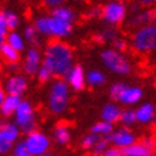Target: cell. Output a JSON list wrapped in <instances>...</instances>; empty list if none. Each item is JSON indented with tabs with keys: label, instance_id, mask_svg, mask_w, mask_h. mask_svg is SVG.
I'll list each match as a JSON object with an SVG mask.
<instances>
[{
	"label": "cell",
	"instance_id": "cell-1",
	"mask_svg": "<svg viewBox=\"0 0 156 156\" xmlns=\"http://www.w3.org/2000/svg\"><path fill=\"white\" fill-rule=\"evenodd\" d=\"M42 64L52 70L54 77L62 78L74 65V50L68 42L62 40H52L45 45Z\"/></svg>",
	"mask_w": 156,
	"mask_h": 156
},
{
	"label": "cell",
	"instance_id": "cell-2",
	"mask_svg": "<svg viewBox=\"0 0 156 156\" xmlns=\"http://www.w3.org/2000/svg\"><path fill=\"white\" fill-rule=\"evenodd\" d=\"M70 87L62 78L53 81L48 94V108L53 115H62L70 105Z\"/></svg>",
	"mask_w": 156,
	"mask_h": 156
},
{
	"label": "cell",
	"instance_id": "cell-3",
	"mask_svg": "<svg viewBox=\"0 0 156 156\" xmlns=\"http://www.w3.org/2000/svg\"><path fill=\"white\" fill-rule=\"evenodd\" d=\"M101 61L108 72L115 76L124 77L132 72V64L124 53H120L112 48H106L101 52Z\"/></svg>",
	"mask_w": 156,
	"mask_h": 156
},
{
	"label": "cell",
	"instance_id": "cell-4",
	"mask_svg": "<svg viewBox=\"0 0 156 156\" xmlns=\"http://www.w3.org/2000/svg\"><path fill=\"white\" fill-rule=\"evenodd\" d=\"M131 46L136 53L150 54L156 49V25H144L135 29L131 37Z\"/></svg>",
	"mask_w": 156,
	"mask_h": 156
},
{
	"label": "cell",
	"instance_id": "cell-5",
	"mask_svg": "<svg viewBox=\"0 0 156 156\" xmlns=\"http://www.w3.org/2000/svg\"><path fill=\"white\" fill-rule=\"evenodd\" d=\"M13 123L19 127L21 134H29L37 130V116L33 105L28 99H21L13 114Z\"/></svg>",
	"mask_w": 156,
	"mask_h": 156
},
{
	"label": "cell",
	"instance_id": "cell-6",
	"mask_svg": "<svg viewBox=\"0 0 156 156\" xmlns=\"http://www.w3.org/2000/svg\"><path fill=\"white\" fill-rule=\"evenodd\" d=\"M127 5L120 0H110L101 8V17L108 27H116L126 21Z\"/></svg>",
	"mask_w": 156,
	"mask_h": 156
},
{
	"label": "cell",
	"instance_id": "cell-7",
	"mask_svg": "<svg viewBox=\"0 0 156 156\" xmlns=\"http://www.w3.org/2000/svg\"><path fill=\"white\" fill-rule=\"evenodd\" d=\"M23 142H24L30 156L45 154L52 147V139L49 138V135H46L44 131L40 130H34L29 134H27L23 139Z\"/></svg>",
	"mask_w": 156,
	"mask_h": 156
},
{
	"label": "cell",
	"instance_id": "cell-8",
	"mask_svg": "<svg viewBox=\"0 0 156 156\" xmlns=\"http://www.w3.org/2000/svg\"><path fill=\"white\" fill-rule=\"evenodd\" d=\"M107 139H108L110 146L118 147L120 150L130 147L134 143L138 142V138H136L135 132L132 131L131 128L123 127V126H120L119 128H114V131L107 136Z\"/></svg>",
	"mask_w": 156,
	"mask_h": 156
},
{
	"label": "cell",
	"instance_id": "cell-9",
	"mask_svg": "<svg viewBox=\"0 0 156 156\" xmlns=\"http://www.w3.org/2000/svg\"><path fill=\"white\" fill-rule=\"evenodd\" d=\"M85 73L86 70L81 64H74L70 68L69 72L65 73V76L62 77V80L68 83L70 90L80 93L86 87V80H85Z\"/></svg>",
	"mask_w": 156,
	"mask_h": 156
},
{
	"label": "cell",
	"instance_id": "cell-10",
	"mask_svg": "<svg viewBox=\"0 0 156 156\" xmlns=\"http://www.w3.org/2000/svg\"><path fill=\"white\" fill-rule=\"evenodd\" d=\"M28 77L20 73H13L5 80L4 82V91L8 95H15V97H21L25 94L28 90Z\"/></svg>",
	"mask_w": 156,
	"mask_h": 156
},
{
	"label": "cell",
	"instance_id": "cell-11",
	"mask_svg": "<svg viewBox=\"0 0 156 156\" xmlns=\"http://www.w3.org/2000/svg\"><path fill=\"white\" fill-rule=\"evenodd\" d=\"M42 64V54L37 48H27L24 50V62L21 69L27 77H34V74Z\"/></svg>",
	"mask_w": 156,
	"mask_h": 156
},
{
	"label": "cell",
	"instance_id": "cell-12",
	"mask_svg": "<svg viewBox=\"0 0 156 156\" xmlns=\"http://www.w3.org/2000/svg\"><path fill=\"white\" fill-rule=\"evenodd\" d=\"M50 16V15H49ZM74 30V24L72 23H66L58 19H54L50 16L49 23V38H54V40H62V38H68L72 36Z\"/></svg>",
	"mask_w": 156,
	"mask_h": 156
},
{
	"label": "cell",
	"instance_id": "cell-13",
	"mask_svg": "<svg viewBox=\"0 0 156 156\" xmlns=\"http://www.w3.org/2000/svg\"><path fill=\"white\" fill-rule=\"evenodd\" d=\"M155 19H156L155 9L147 8V9L139 11L138 13L131 15L130 19H126V25L128 28L138 29L140 27H144V25L155 24Z\"/></svg>",
	"mask_w": 156,
	"mask_h": 156
},
{
	"label": "cell",
	"instance_id": "cell-14",
	"mask_svg": "<svg viewBox=\"0 0 156 156\" xmlns=\"http://www.w3.org/2000/svg\"><path fill=\"white\" fill-rule=\"evenodd\" d=\"M136 123H140L142 126H150L155 123L156 118V108L152 102H143L140 103L135 110Z\"/></svg>",
	"mask_w": 156,
	"mask_h": 156
},
{
	"label": "cell",
	"instance_id": "cell-15",
	"mask_svg": "<svg viewBox=\"0 0 156 156\" xmlns=\"http://www.w3.org/2000/svg\"><path fill=\"white\" fill-rule=\"evenodd\" d=\"M144 97V90L143 87L140 86H126L124 90L122 91L119 99H118V103L123 105V106H127V107H131V106H135V105L140 103V101L143 99Z\"/></svg>",
	"mask_w": 156,
	"mask_h": 156
},
{
	"label": "cell",
	"instance_id": "cell-16",
	"mask_svg": "<svg viewBox=\"0 0 156 156\" xmlns=\"http://www.w3.org/2000/svg\"><path fill=\"white\" fill-rule=\"evenodd\" d=\"M21 131L13 122L0 120V139L9 146H13L17 140H20Z\"/></svg>",
	"mask_w": 156,
	"mask_h": 156
},
{
	"label": "cell",
	"instance_id": "cell-17",
	"mask_svg": "<svg viewBox=\"0 0 156 156\" xmlns=\"http://www.w3.org/2000/svg\"><path fill=\"white\" fill-rule=\"evenodd\" d=\"M120 112H122V108L119 105L110 101L101 108V120H105V122H108L115 126L119 122Z\"/></svg>",
	"mask_w": 156,
	"mask_h": 156
},
{
	"label": "cell",
	"instance_id": "cell-18",
	"mask_svg": "<svg viewBox=\"0 0 156 156\" xmlns=\"http://www.w3.org/2000/svg\"><path fill=\"white\" fill-rule=\"evenodd\" d=\"M72 130L66 123H58L53 130V139L58 146H68L72 142Z\"/></svg>",
	"mask_w": 156,
	"mask_h": 156
},
{
	"label": "cell",
	"instance_id": "cell-19",
	"mask_svg": "<svg viewBox=\"0 0 156 156\" xmlns=\"http://www.w3.org/2000/svg\"><path fill=\"white\" fill-rule=\"evenodd\" d=\"M85 80L86 85L93 89L102 87L107 83V77L101 69H90L85 73Z\"/></svg>",
	"mask_w": 156,
	"mask_h": 156
},
{
	"label": "cell",
	"instance_id": "cell-20",
	"mask_svg": "<svg viewBox=\"0 0 156 156\" xmlns=\"http://www.w3.org/2000/svg\"><path fill=\"white\" fill-rule=\"evenodd\" d=\"M21 99H23L21 97H15V95L7 94L2 103V106H0V115H2L3 118H11V116H13L17 106L21 102Z\"/></svg>",
	"mask_w": 156,
	"mask_h": 156
},
{
	"label": "cell",
	"instance_id": "cell-21",
	"mask_svg": "<svg viewBox=\"0 0 156 156\" xmlns=\"http://www.w3.org/2000/svg\"><path fill=\"white\" fill-rule=\"evenodd\" d=\"M23 37H24V40H25V44L29 45V48H37L38 49L40 46H42V44H44L42 36L37 32V29L33 27V24L25 27Z\"/></svg>",
	"mask_w": 156,
	"mask_h": 156
},
{
	"label": "cell",
	"instance_id": "cell-22",
	"mask_svg": "<svg viewBox=\"0 0 156 156\" xmlns=\"http://www.w3.org/2000/svg\"><path fill=\"white\" fill-rule=\"evenodd\" d=\"M50 16L54 17V19H58V20H62V21L72 23V24H74L77 15H76V12H74L73 8H70L69 5L64 4V5L57 7V8L50 9Z\"/></svg>",
	"mask_w": 156,
	"mask_h": 156
},
{
	"label": "cell",
	"instance_id": "cell-23",
	"mask_svg": "<svg viewBox=\"0 0 156 156\" xmlns=\"http://www.w3.org/2000/svg\"><path fill=\"white\" fill-rule=\"evenodd\" d=\"M118 37H119L118 30L114 27H107V28L98 30L94 34V41L98 42V44H112Z\"/></svg>",
	"mask_w": 156,
	"mask_h": 156
},
{
	"label": "cell",
	"instance_id": "cell-24",
	"mask_svg": "<svg viewBox=\"0 0 156 156\" xmlns=\"http://www.w3.org/2000/svg\"><path fill=\"white\" fill-rule=\"evenodd\" d=\"M5 44H8L11 48H13L15 50H17L19 53L24 52L27 49L25 40L23 37L21 33H19L17 30H9L5 36Z\"/></svg>",
	"mask_w": 156,
	"mask_h": 156
},
{
	"label": "cell",
	"instance_id": "cell-25",
	"mask_svg": "<svg viewBox=\"0 0 156 156\" xmlns=\"http://www.w3.org/2000/svg\"><path fill=\"white\" fill-rule=\"evenodd\" d=\"M114 128H115L114 124H111L108 122H105V120H98V122H95L91 126L90 132L98 135L99 138H107V136L114 131Z\"/></svg>",
	"mask_w": 156,
	"mask_h": 156
},
{
	"label": "cell",
	"instance_id": "cell-26",
	"mask_svg": "<svg viewBox=\"0 0 156 156\" xmlns=\"http://www.w3.org/2000/svg\"><path fill=\"white\" fill-rule=\"evenodd\" d=\"M122 152H123V156H150L151 154H154L147 147H144L140 142H136L130 147L123 148Z\"/></svg>",
	"mask_w": 156,
	"mask_h": 156
},
{
	"label": "cell",
	"instance_id": "cell-27",
	"mask_svg": "<svg viewBox=\"0 0 156 156\" xmlns=\"http://www.w3.org/2000/svg\"><path fill=\"white\" fill-rule=\"evenodd\" d=\"M118 123H120L123 127H128V128H131L134 124H136V116H135V110L134 108L128 107V108L122 110Z\"/></svg>",
	"mask_w": 156,
	"mask_h": 156
},
{
	"label": "cell",
	"instance_id": "cell-28",
	"mask_svg": "<svg viewBox=\"0 0 156 156\" xmlns=\"http://www.w3.org/2000/svg\"><path fill=\"white\" fill-rule=\"evenodd\" d=\"M3 13H4V20L8 30H16L20 25V16L15 11L9 9H3Z\"/></svg>",
	"mask_w": 156,
	"mask_h": 156
},
{
	"label": "cell",
	"instance_id": "cell-29",
	"mask_svg": "<svg viewBox=\"0 0 156 156\" xmlns=\"http://www.w3.org/2000/svg\"><path fill=\"white\" fill-rule=\"evenodd\" d=\"M0 54H2V57L5 60L7 64H9V62H20L21 53H19L17 50H15L13 48H11L8 44L3 45L2 50H0Z\"/></svg>",
	"mask_w": 156,
	"mask_h": 156
},
{
	"label": "cell",
	"instance_id": "cell-30",
	"mask_svg": "<svg viewBox=\"0 0 156 156\" xmlns=\"http://www.w3.org/2000/svg\"><path fill=\"white\" fill-rule=\"evenodd\" d=\"M99 140V136L98 135H95V134H93V132H87L86 135H83V138L81 139V143H80V146L81 148H82L83 151H86V152H90L93 150V147L97 144V142Z\"/></svg>",
	"mask_w": 156,
	"mask_h": 156
},
{
	"label": "cell",
	"instance_id": "cell-31",
	"mask_svg": "<svg viewBox=\"0 0 156 156\" xmlns=\"http://www.w3.org/2000/svg\"><path fill=\"white\" fill-rule=\"evenodd\" d=\"M34 77L37 78V81L40 83H48V82H50V81L53 80L54 76H53L52 70H50L48 66L44 65V64H41V66L38 68L36 74H34Z\"/></svg>",
	"mask_w": 156,
	"mask_h": 156
},
{
	"label": "cell",
	"instance_id": "cell-32",
	"mask_svg": "<svg viewBox=\"0 0 156 156\" xmlns=\"http://www.w3.org/2000/svg\"><path fill=\"white\" fill-rule=\"evenodd\" d=\"M127 85L124 82H114L108 89V95H110V99L112 102H116L118 103V99L120 94H122V91L124 90V87H126Z\"/></svg>",
	"mask_w": 156,
	"mask_h": 156
},
{
	"label": "cell",
	"instance_id": "cell-33",
	"mask_svg": "<svg viewBox=\"0 0 156 156\" xmlns=\"http://www.w3.org/2000/svg\"><path fill=\"white\" fill-rule=\"evenodd\" d=\"M110 146L107 138H99V140L97 142V144L93 147V150L90 151L93 156H102L105 154V151L107 150V147Z\"/></svg>",
	"mask_w": 156,
	"mask_h": 156
},
{
	"label": "cell",
	"instance_id": "cell-34",
	"mask_svg": "<svg viewBox=\"0 0 156 156\" xmlns=\"http://www.w3.org/2000/svg\"><path fill=\"white\" fill-rule=\"evenodd\" d=\"M9 154H11V156H30V154L28 152V150H27L23 140H17V142L13 144Z\"/></svg>",
	"mask_w": 156,
	"mask_h": 156
},
{
	"label": "cell",
	"instance_id": "cell-35",
	"mask_svg": "<svg viewBox=\"0 0 156 156\" xmlns=\"http://www.w3.org/2000/svg\"><path fill=\"white\" fill-rule=\"evenodd\" d=\"M111 48L115 49V50H118V52H120V53H124L127 50V48H128V42H127V40H124V38H122L119 36L111 44Z\"/></svg>",
	"mask_w": 156,
	"mask_h": 156
},
{
	"label": "cell",
	"instance_id": "cell-36",
	"mask_svg": "<svg viewBox=\"0 0 156 156\" xmlns=\"http://www.w3.org/2000/svg\"><path fill=\"white\" fill-rule=\"evenodd\" d=\"M140 143H142L144 147H147V148H148V150H150L151 152H154V151H155V148H156V142H155V138H154V136H151V135L143 136V138L140 139Z\"/></svg>",
	"mask_w": 156,
	"mask_h": 156
},
{
	"label": "cell",
	"instance_id": "cell-37",
	"mask_svg": "<svg viewBox=\"0 0 156 156\" xmlns=\"http://www.w3.org/2000/svg\"><path fill=\"white\" fill-rule=\"evenodd\" d=\"M41 2L46 8L53 9V8H57V7H60V5H64L66 3V0H41Z\"/></svg>",
	"mask_w": 156,
	"mask_h": 156
},
{
	"label": "cell",
	"instance_id": "cell-38",
	"mask_svg": "<svg viewBox=\"0 0 156 156\" xmlns=\"http://www.w3.org/2000/svg\"><path fill=\"white\" fill-rule=\"evenodd\" d=\"M102 156H123V152L120 148L114 147V146H108L107 150L105 151V154Z\"/></svg>",
	"mask_w": 156,
	"mask_h": 156
},
{
	"label": "cell",
	"instance_id": "cell-39",
	"mask_svg": "<svg viewBox=\"0 0 156 156\" xmlns=\"http://www.w3.org/2000/svg\"><path fill=\"white\" fill-rule=\"evenodd\" d=\"M9 30L7 28V24H5V20H4V13L3 11H0V36H7Z\"/></svg>",
	"mask_w": 156,
	"mask_h": 156
},
{
	"label": "cell",
	"instance_id": "cell-40",
	"mask_svg": "<svg viewBox=\"0 0 156 156\" xmlns=\"http://www.w3.org/2000/svg\"><path fill=\"white\" fill-rule=\"evenodd\" d=\"M86 17L91 19V20L101 17V8H98V7H93V8H90L89 9V12L86 13Z\"/></svg>",
	"mask_w": 156,
	"mask_h": 156
},
{
	"label": "cell",
	"instance_id": "cell-41",
	"mask_svg": "<svg viewBox=\"0 0 156 156\" xmlns=\"http://www.w3.org/2000/svg\"><path fill=\"white\" fill-rule=\"evenodd\" d=\"M135 2L138 3L142 8H143V7H146V8H151V7L155 4L156 0H135Z\"/></svg>",
	"mask_w": 156,
	"mask_h": 156
},
{
	"label": "cell",
	"instance_id": "cell-42",
	"mask_svg": "<svg viewBox=\"0 0 156 156\" xmlns=\"http://www.w3.org/2000/svg\"><path fill=\"white\" fill-rule=\"evenodd\" d=\"M5 68H7V70H9V72L16 73L17 70L21 68V66H20V62H9V64L5 65Z\"/></svg>",
	"mask_w": 156,
	"mask_h": 156
},
{
	"label": "cell",
	"instance_id": "cell-43",
	"mask_svg": "<svg viewBox=\"0 0 156 156\" xmlns=\"http://www.w3.org/2000/svg\"><path fill=\"white\" fill-rule=\"evenodd\" d=\"M127 9H130V12H131L132 15H134V13H138L139 11H142L143 8H142V7H140L136 2H134V3H131V4H130V8L127 7Z\"/></svg>",
	"mask_w": 156,
	"mask_h": 156
},
{
	"label": "cell",
	"instance_id": "cell-44",
	"mask_svg": "<svg viewBox=\"0 0 156 156\" xmlns=\"http://www.w3.org/2000/svg\"><path fill=\"white\" fill-rule=\"evenodd\" d=\"M5 91H4V89H3L2 86H0V106H2V103H3V101H4L5 98Z\"/></svg>",
	"mask_w": 156,
	"mask_h": 156
},
{
	"label": "cell",
	"instance_id": "cell-45",
	"mask_svg": "<svg viewBox=\"0 0 156 156\" xmlns=\"http://www.w3.org/2000/svg\"><path fill=\"white\" fill-rule=\"evenodd\" d=\"M4 44H5V36H0V50H2Z\"/></svg>",
	"mask_w": 156,
	"mask_h": 156
},
{
	"label": "cell",
	"instance_id": "cell-46",
	"mask_svg": "<svg viewBox=\"0 0 156 156\" xmlns=\"http://www.w3.org/2000/svg\"><path fill=\"white\" fill-rule=\"evenodd\" d=\"M37 156H54V155L50 151H48V152H45V154H41V155H37Z\"/></svg>",
	"mask_w": 156,
	"mask_h": 156
},
{
	"label": "cell",
	"instance_id": "cell-47",
	"mask_svg": "<svg viewBox=\"0 0 156 156\" xmlns=\"http://www.w3.org/2000/svg\"><path fill=\"white\" fill-rule=\"evenodd\" d=\"M150 156H156V155H155V154H151V155H150Z\"/></svg>",
	"mask_w": 156,
	"mask_h": 156
}]
</instances>
